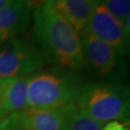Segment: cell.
<instances>
[{
  "instance_id": "6da1fadb",
  "label": "cell",
  "mask_w": 130,
  "mask_h": 130,
  "mask_svg": "<svg viewBox=\"0 0 130 130\" xmlns=\"http://www.w3.org/2000/svg\"><path fill=\"white\" fill-rule=\"evenodd\" d=\"M32 18L34 36L47 60L71 71L86 67L80 37L57 11L53 0L36 6Z\"/></svg>"
},
{
  "instance_id": "7a4b0ae2",
  "label": "cell",
  "mask_w": 130,
  "mask_h": 130,
  "mask_svg": "<svg viewBox=\"0 0 130 130\" xmlns=\"http://www.w3.org/2000/svg\"><path fill=\"white\" fill-rule=\"evenodd\" d=\"M83 86L71 70H50L27 79V108L50 109L76 103Z\"/></svg>"
},
{
  "instance_id": "3957f363",
  "label": "cell",
  "mask_w": 130,
  "mask_h": 130,
  "mask_svg": "<svg viewBox=\"0 0 130 130\" xmlns=\"http://www.w3.org/2000/svg\"><path fill=\"white\" fill-rule=\"evenodd\" d=\"M76 104L85 114L103 124L123 120L129 110L126 90L115 84L84 85Z\"/></svg>"
},
{
  "instance_id": "277c9868",
  "label": "cell",
  "mask_w": 130,
  "mask_h": 130,
  "mask_svg": "<svg viewBox=\"0 0 130 130\" xmlns=\"http://www.w3.org/2000/svg\"><path fill=\"white\" fill-rule=\"evenodd\" d=\"M46 57L26 39H14L0 45V79L25 77L46 64Z\"/></svg>"
},
{
  "instance_id": "5b68a950",
  "label": "cell",
  "mask_w": 130,
  "mask_h": 130,
  "mask_svg": "<svg viewBox=\"0 0 130 130\" xmlns=\"http://www.w3.org/2000/svg\"><path fill=\"white\" fill-rule=\"evenodd\" d=\"M85 33H90L95 38L115 48L119 54L124 53L129 38L126 36L123 24L117 19L103 6L95 0Z\"/></svg>"
},
{
  "instance_id": "8992f818",
  "label": "cell",
  "mask_w": 130,
  "mask_h": 130,
  "mask_svg": "<svg viewBox=\"0 0 130 130\" xmlns=\"http://www.w3.org/2000/svg\"><path fill=\"white\" fill-rule=\"evenodd\" d=\"M33 7L30 0H14L0 9V45L26 31Z\"/></svg>"
},
{
  "instance_id": "52a82bcc",
  "label": "cell",
  "mask_w": 130,
  "mask_h": 130,
  "mask_svg": "<svg viewBox=\"0 0 130 130\" xmlns=\"http://www.w3.org/2000/svg\"><path fill=\"white\" fill-rule=\"evenodd\" d=\"M80 40L86 65L89 64L101 75L108 74L115 69L120 55L115 48L90 33H84Z\"/></svg>"
},
{
  "instance_id": "ba28073f",
  "label": "cell",
  "mask_w": 130,
  "mask_h": 130,
  "mask_svg": "<svg viewBox=\"0 0 130 130\" xmlns=\"http://www.w3.org/2000/svg\"><path fill=\"white\" fill-rule=\"evenodd\" d=\"M27 79L28 76L0 79V113L13 115L27 108Z\"/></svg>"
},
{
  "instance_id": "9c48e42d",
  "label": "cell",
  "mask_w": 130,
  "mask_h": 130,
  "mask_svg": "<svg viewBox=\"0 0 130 130\" xmlns=\"http://www.w3.org/2000/svg\"><path fill=\"white\" fill-rule=\"evenodd\" d=\"M64 106L50 109L26 108L20 113L22 130H62Z\"/></svg>"
},
{
  "instance_id": "30bf717a",
  "label": "cell",
  "mask_w": 130,
  "mask_h": 130,
  "mask_svg": "<svg viewBox=\"0 0 130 130\" xmlns=\"http://www.w3.org/2000/svg\"><path fill=\"white\" fill-rule=\"evenodd\" d=\"M94 2L95 0H53L57 11L79 37L86 31Z\"/></svg>"
},
{
  "instance_id": "8fae6325",
  "label": "cell",
  "mask_w": 130,
  "mask_h": 130,
  "mask_svg": "<svg viewBox=\"0 0 130 130\" xmlns=\"http://www.w3.org/2000/svg\"><path fill=\"white\" fill-rule=\"evenodd\" d=\"M103 125L85 114L76 103L64 105L62 130H100Z\"/></svg>"
},
{
  "instance_id": "7c38bea8",
  "label": "cell",
  "mask_w": 130,
  "mask_h": 130,
  "mask_svg": "<svg viewBox=\"0 0 130 130\" xmlns=\"http://www.w3.org/2000/svg\"><path fill=\"white\" fill-rule=\"evenodd\" d=\"M117 19L123 24L130 14V0H99Z\"/></svg>"
},
{
  "instance_id": "4fadbf2b",
  "label": "cell",
  "mask_w": 130,
  "mask_h": 130,
  "mask_svg": "<svg viewBox=\"0 0 130 130\" xmlns=\"http://www.w3.org/2000/svg\"><path fill=\"white\" fill-rule=\"evenodd\" d=\"M20 113L13 115H5L0 113V130H22L20 123Z\"/></svg>"
},
{
  "instance_id": "5bb4252c",
  "label": "cell",
  "mask_w": 130,
  "mask_h": 130,
  "mask_svg": "<svg viewBox=\"0 0 130 130\" xmlns=\"http://www.w3.org/2000/svg\"><path fill=\"white\" fill-rule=\"evenodd\" d=\"M100 130H129V128L120 121H110L103 125Z\"/></svg>"
},
{
  "instance_id": "9a60e30c",
  "label": "cell",
  "mask_w": 130,
  "mask_h": 130,
  "mask_svg": "<svg viewBox=\"0 0 130 130\" xmlns=\"http://www.w3.org/2000/svg\"><path fill=\"white\" fill-rule=\"evenodd\" d=\"M12 1H14V0H0V9L5 7V6H7L8 4H10Z\"/></svg>"
},
{
  "instance_id": "2e32d148",
  "label": "cell",
  "mask_w": 130,
  "mask_h": 130,
  "mask_svg": "<svg viewBox=\"0 0 130 130\" xmlns=\"http://www.w3.org/2000/svg\"><path fill=\"white\" fill-rule=\"evenodd\" d=\"M30 1H31V2H32V4H33V6H35V4H41V3H42V0H30ZM43 1H44V0H43ZM37 5V6H38Z\"/></svg>"
}]
</instances>
